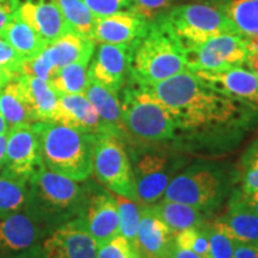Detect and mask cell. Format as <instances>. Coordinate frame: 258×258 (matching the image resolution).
I'll return each mask as SVG.
<instances>
[{"mask_svg": "<svg viewBox=\"0 0 258 258\" xmlns=\"http://www.w3.org/2000/svg\"><path fill=\"white\" fill-rule=\"evenodd\" d=\"M147 88L169 110L182 133L243 132L258 122L257 112L218 92L190 70Z\"/></svg>", "mask_w": 258, "mask_h": 258, "instance_id": "6da1fadb", "label": "cell"}, {"mask_svg": "<svg viewBox=\"0 0 258 258\" xmlns=\"http://www.w3.org/2000/svg\"><path fill=\"white\" fill-rule=\"evenodd\" d=\"M186 69L185 49L170 24L159 16L128 46V78L150 85Z\"/></svg>", "mask_w": 258, "mask_h": 258, "instance_id": "7a4b0ae2", "label": "cell"}, {"mask_svg": "<svg viewBox=\"0 0 258 258\" xmlns=\"http://www.w3.org/2000/svg\"><path fill=\"white\" fill-rule=\"evenodd\" d=\"M88 194V184H80L44 167L27 183L23 211L50 232L78 218Z\"/></svg>", "mask_w": 258, "mask_h": 258, "instance_id": "3957f363", "label": "cell"}, {"mask_svg": "<svg viewBox=\"0 0 258 258\" xmlns=\"http://www.w3.org/2000/svg\"><path fill=\"white\" fill-rule=\"evenodd\" d=\"M40 140L44 166L76 182L92 175L93 144L96 134L82 133L56 122H32Z\"/></svg>", "mask_w": 258, "mask_h": 258, "instance_id": "277c9868", "label": "cell"}, {"mask_svg": "<svg viewBox=\"0 0 258 258\" xmlns=\"http://www.w3.org/2000/svg\"><path fill=\"white\" fill-rule=\"evenodd\" d=\"M121 91V114L127 138L146 144L175 140V120L147 85L128 78Z\"/></svg>", "mask_w": 258, "mask_h": 258, "instance_id": "5b68a950", "label": "cell"}, {"mask_svg": "<svg viewBox=\"0 0 258 258\" xmlns=\"http://www.w3.org/2000/svg\"><path fill=\"white\" fill-rule=\"evenodd\" d=\"M163 15L184 48L222 34H239L219 0L173 5Z\"/></svg>", "mask_w": 258, "mask_h": 258, "instance_id": "8992f818", "label": "cell"}, {"mask_svg": "<svg viewBox=\"0 0 258 258\" xmlns=\"http://www.w3.org/2000/svg\"><path fill=\"white\" fill-rule=\"evenodd\" d=\"M228 192L224 172L213 165H192L173 176L163 199L192 206L206 213L217 209Z\"/></svg>", "mask_w": 258, "mask_h": 258, "instance_id": "52a82bcc", "label": "cell"}, {"mask_svg": "<svg viewBox=\"0 0 258 258\" xmlns=\"http://www.w3.org/2000/svg\"><path fill=\"white\" fill-rule=\"evenodd\" d=\"M92 172L102 184L116 195L139 202L131 158L122 139L109 133L96 134Z\"/></svg>", "mask_w": 258, "mask_h": 258, "instance_id": "ba28073f", "label": "cell"}, {"mask_svg": "<svg viewBox=\"0 0 258 258\" xmlns=\"http://www.w3.org/2000/svg\"><path fill=\"white\" fill-rule=\"evenodd\" d=\"M129 158L139 202L150 206L159 201L172 179L171 154L164 146H139L132 148Z\"/></svg>", "mask_w": 258, "mask_h": 258, "instance_id": "9c48e42d", "label": "cell"}, {"mask_svg": "<svg viewBox=\"0 0 258 258\" xmlns=\"http://www.w3.org/2000/svg\"><path fill=\"white\" fill-rule=\"evenodd\" d=\"M253 44L240 34H222L202 43L185 47L186 69L213 72L245 66Z\"/></svg>", "mask_w": 258, "mask_h": 258, "instance_id": "30bf717a", "label": "cell"}, {"mask_svg": "<svg viewBox=\"0 0 258 258\" xmlns=\"http://www.w3.org/2000/svg\"><path fill=\"white\" fill-rule=\"evenodd\" d=\"M40 140L32 124H18L9 129L5 163L2 176L27 183L44 169Z\"/></svg>", "mask_w": 258, "mask_h": 258, "instance_id": "8fae6325", "label": "cell"}, {"mask_svg": "<svg viewBox=\"0 0 258 258\" xmlns=\"http://www.w3.org/2000/svg\"><path fill=\"white\" fill-rule=\"evenodd\" d=\"M50 231L24 211L0 218V258H23L41 251Z\"/></svg>", "mask_w": 258, "mask_h": 258, "instance_id": "7c38bea8", "label": "cell"}, {"mask_svg": "<svg viewBox=\"0 0 258 258\" xmlns=\"http://www.w3.org/2000/svg\"><path fill=\"white\" fill-rule=\"evenodd\" d=\"M79 218L97 246L120 234L116 199L95 185H88V194Z\"/></svg>", "mask_w": 258, "mask_h": 258, "instance_id": "4fadbf2b", "label": "cell"}, {"mask_svg": "<svg viewBox=\"0 0 258 258\" xmlns=\"http://www.w3.org/2000/svg\"><path fill=\"white\" fill-rule=\"evenodd\" d=\"M44 258H96L97 244L79 217L57 226L42 241Z\"/></svg>", "mask_w": 258, "mask_h": 258, "instance_id": "5bb4252c", "label": "cell"}, {"mask_svg": "<svg viewBox=\"0 0 258 258\" xmlns=\"http://www.w3.org/2000/svg\"><path fill=\"white\" fill-rule=\"evenodd\" d=\"M194 73L218 92L241 103L258 114V78L246 67Z\"/></svg>", "mask_w": 258, "mask_h": 258, "instance_id": "9a60e30c", "label": "cell"}, {"mask_svg": "<svg viewBox=\"0 0 258 258\" xmlns=\"http://www.w3.org/2000/svg\"><path fill=\"white\" fill-rule=\"evenodd\" d=\"M89 78L118 95L128 79L127 44L99 43L89 63Z\"/></svg>", "mask_w": 258, "mask_h": 258, "instance_id": "2e32d148", "label": "cell"}, {"mask_svg": "<svg viewBox=\"0 0 258 258\" xmlns=\"http://www.w3.org/2000/svg\"><path fill=\"white\" fill-rule=\"evenodd\" d=\"M17 14L47 44L71 31L59 8L51 0H19Z\"/></svg>", "mask_w": 258, "mask_h": 258, "instance_id": "e0dca14e", "label": "cell"}, {"mask_svg": "<svg viewBox=\"0 0 258 258\" xmlns=\"http://www.w3.org/2000/svg\"><path fill=\"white\" fill-rule=\"evenodd\" d=\"M175 233L154 213L152 206H143L138 228L137 251L139 256L146 258H167Z\"/></svg>", "mask_w": 258, "mask_h": 258, "instance_id": "ac0fdd59", "label": "cell"}, {"mask_svg": "<svg viewBox=\"0 0 258 258\" xmlns=\"http://www.w3.org/2000/svg\"><path fill=\"white\" fill-rule=\"evenodd\" d=\"M147 19L134 12H118L97 17L92 32L96 43L129 44L143 34L148 25Z\"/></svg>", "mask_w": 258, "mask_h": 258, "instance_id": "d6986e66", "label": "cell"}, {"mask_svg": "<svg viewBox=\"0 0 258 258\" xmlns=\"http://www.w3.org/2000/svg\"><path fill=\"white\" fill-rule=\"evenodd\" d=\"M54 122L82 133H105L96 109L84 93L59 95V105Z\"/></svg>", "mask_w": 258, "mask_h": 258, "instance_id": "ffe728a7", "label": "cell"}, {"mask_svg": "<svg viewBox=\"0 0 258 258\" xmlns=\"http://www.w3.org/2000/svg\"><path fill=\"white\" fill-rule=\"evenodd\" d=\"M18 82L32 121L54 122L59 105V95L50 83L24 73L18 74Z\"/></svg>", "mask_w": 258, "mask_h": 258, "instance_id": "44dd1931", "label": "cell"}, {"mask_svg": "<svg viewBox=\"0 0 258 258\" xmlns=\"http://www.w3.org/2000/svg\"><path fill=\"white\" fill-rule=\"evenodd\" d=\"M84 95L88 97L93 108L96 109L105 133L115 135L123 141L128 140L122 121L121 103L117 93L110 91L99 83L90 80Z\"/></svg>", "mask_w": 258, "mask_h": 258, "instance_id": "7402d4cb", "label": "cell"}, {"mask_svg": "<svg viewBox=\"0 0 258 258\" xmlns=\"http://www.w3.org/2000/svg\"><path fill=\"white\" fill-rule=\"evenodd\" d=\"M220 220L234 240L258 243V215L244 201L240 189L233 190Z\"/></svg>", "mask_w": 258, "mask_h": 258, "instance_id": "603a6c76", "label": "cell"}, {"mask_svg": "<svg viewBox=\"0 0 258 258\" xmlns=\"http://www.w3.org/2000/svg\"><path fill=\"white\" fill-rule=\"evenodd\" d=\"M96 49V42L76 32L69 31L46 47L55 69L59 71L63 66L74 62H90Z\"/></svg>", "mask_w": 258, "mask_h": 258, "instance_id": "cb8c5ba5", "label": "cell"}, {"mask_svg": "<svg viewBox=\"0 0 258 258\" xmlns=\"http://www.w3.org/2000/svg\"><path fill=\"white\" fill-rule=\"evenodd\" d=\"M0 37L11 44L24 60L38 55L48 46L40 35L19 17L17 12L0 31Z\"/></svg>", "mask_w": 258, "mask_h": 258, "instance_id": "d4e9b609", "label": "cell"}, {"mask_svg": "<svg viewBox=\"0 0 258 258\" xmlns=\"http://www.w3.org/2000/svg\"><path fill=\"white\" fill-rule=\"evenodd\" d=\"M152 208L164 224L175 234L186 228L206 224L205 220L207 213L185 203L167 201L163 199L158 202V205H153Z\"/></svg>", "mask_w": 258, "mask_h": 258, "instance_id": "484cf974", "label": "cell"}, {"mask_svg": "<svg viewBox=\"0 0 258 258\" xmlns=\"http://www.w3.org/2000/svg\"><path fill=\"white\" fill-rule=\"evenodd\" d=\"M234 27L258 48V0H219Z\"/></svg>", "mask_w": 258, "mask_h": 258, "instance_id": "4316f807", "label": "cell"}, {"mask_svg": "<svg viewBox=\"0 0 258 258\" xmlns=\"http://www.w3.org/2000/svg\"><path fill=\"white\" fill-rule=\"evenodd\" d=\"M0 114L10 128L34 122L18 82V74L0 89Z\"/></svg>", "mask_w": 258, "mask_h": 258, "instance_id": "83f0119b", "label": "cell"}, {"mask_svg": "<svg viewBox=\"0 0 258 258\" xmlns=\"http://www.w3.org/2000/svg\"><path fill=\"white\" fill-rule=\"evenodd\" d=\"M59 8L70 30L84 37L91 38L96 16L82 0H51Z\"/></svg>", "mask_w": 258, "mask_h": 258, "instance_id": "f1b7e54d", "label": "cell"}, {"mask_svg": "<svg viewBox=\"0 0 258 258\" xmlns=\"http://www.w3.org/2000/svg\"><path fill=\"white\" fill-rule=\"evenodd\" d=\"M90 62H74L57 71L54 78L50 80V85L57 95H78L85 93L89 78Z\"/></svg>", "mask_w": 258, "mask_h": 258, "instance_id": "f546056e", "label": "cell"}, {"mask_svg": "<svg viewBox=\"0 0 258 258\" xmlns=\"http://www.w3.org/2000/svg\"><path fill=\"white\" fill-rule=\"evenodd\" d=\"M25 201L27 184L0 175V218L23 211Z\"/></svg>", "mask_w": 258, "mask_h": 258, "instance_id": "4dcf8cb0", "label": "cell"}, {"mask_svg": "<svg viewBox=\"0 0 258 258\" xmlns=\"http://www.w3.org/2000/svg\"><path fill=\"white\" fill-rule=\"evenodd\" d=\"M117 205L118 221H120V234L124 237L129 243L137 249L138 228L140 222L141 207H139L138 201L129 200L124 196L115 195Z\"/></svg>", "mask_w": 258, "mask_h": 258, "instance_id": "1f68e13d", "label": "cell"}, {"mask_svg": "<svg viewBox=\"0 0 258 258\" xmlns=\"http://www.w3.org/2000/svg\"><path fill=\"white\" fill-rule=\"evenodd\" d=\"M208 258H233L235 240L220 219L208 225Z\"/></svg>", "mask_w": 258, "mask_h": 258, "instance_id": "d6a6232c", "label": "cell"}, {"mask_svg": "<svg viewBox=\"0 0 258 258\" xmlns=\"http://www.w3.org/2000/svg\"><path fill=\"white\" fill-rule=\"evenodd\" d=\"M240 190L244 194L258 191V139L246 148L240 161Z\"/></svg>", "mask_w": 258, "mask_h": 258, "instance_id": "836d02e7", "label": "cell"}, {"mask_svg": "<svg viewBox=\"0 0 258 258\" xmlns=\"http://www.w3.org/2000/svg\"><path fill=\"white\" fill-rule=\"evenodd\" d=\"M175 244L183 249H189L203 258H208V225L186 228L175 234Z\"/></svg>", "mask_w": 258, "mask_h": 258, "instance_id": "e575fe53", "label": "cell"}, {"mask_svg": "<svg viewBox=\"0 0 258 258\" xmlns=\"http://www.w3.org/2000/svg\"><path fill=\"white\" fill-rule=\"evenodd\" d=\"M96 258H140L138 251L121 234L97 246Z\"/></svg>", "mask_w": 258, "mask_h": 258, "instance_id": "d590c367", "label": "cell"}, {"mask_svg": "<svg viewBox=\"0 0 258 258\" xmlns=\"http://www.w3.org/2000/svg\"><path fill=\"white\" fill-rule=\"evenodd\" d=\"M175 0H131L132 12L153 21L172 8Z\"/></svg>", "mask_w": 258, "mask_h": 258, "instance_id": "8d00e7d4", "label": "cell"}, {"mask_svg": "<svg viewBox=\"0 0 258 258\" xmlns=\"http://www.w3.org/2000/svg\"><path fill=\"white\" fill-rule=\"evenodd\" d=\"M96 17L132 12L131 0H82Z\"/></svg>", "mask_w": 258, "mask_h": 258, "instance_id": "74e56055", "label": "cell"}, {"mask_svg": "<svg viewBox=\"0 0 258 258\" xmlns=\"http://www.w3.org/2000/svg\"><path fill=\"white\" fill-rule=\"evenodd\" d=\"M24 59L15 48L0 37V69L12 73H21Z\"/></svg>", "mask_w": 258, "mask_h": 258, "instance_id": "f35d334b", "label": "cell"}, {"mask_svg": "<svg viewBox=\"0 0 258 258\" xmlns=\"http://www.w3.org/2000/svg\"><path fill=\"white\" fill-rule=\"evenodd\" d=\"M19 6V0H0V31L14 17Z\"/></svg>", "mask_w": 258, "mask_h": 258, "instance_id": "ab89813d", "label": "cell"}, {"mask_svg": "<svg viewBox=\"0 0 258 258\" xmlns=\"http://www.w3.org/2000/svg\"><path fill=\"white\" fill-rule=\"evenodd\" d=\"M233 258H258V243H243L235 240Z\"/></svg>", "mask_w": 258, "mask_h": 258, "instance_id": "60d3db41", "label": "cell"}, {"mask_svg": "<svg viewBox=\"0 0 258 258\" xmlns=\"http://www.w3.org/2000/svg\"><path fill=\"white\" fill-rule=\"evenodd\" d=\"M167 258H203L200 256V254L195 253L194 251L189 249H183V247L177 246L173 241V244L171 245L169 254H167Z\"/></svg>", "mask_w": 258, "mask_h": 258, "instance_id": "b9f144b4", "label": "cell"}, {"mask_svg": "<svg viewBox=\"0 0 258 258\" xmlns=\"http://www.w3.org/2000/svg\"><path fill=\"white\" fill-rule=\"evenodd\" d=\"M245 67L247 70H250L254 76L258 78V48L254 47L251 49L249 56H247L246 63H245Z\"/></svg>", "mask_w": 258, "mask_h": 258, "instance_id": "7bdbcfd3", "label": "cell"}, {"mask_svg": "<svg viewBox=\"0 0 258 258\" xmlns=\"http://www.w3.org/2000/svg\"><path fill=\"white\" fill-rule=\"evenodd\" d=\"M244 201L246 202V205L252 209V211L258 215V191L251 192V194H244L243 192Z\"/></svg>", "mask_w": 258, "mask_h": 258, "instance_id": "ee69618b", "label": "cell"}, {"mask_svg": "<svg viewBox=\"0 0 258 258\" xmlns=\"http://www.w3.org/2000/svg\"><path fill=\"white\" fill-rule=\"evenodd\" d=\"M9 133V132H8ZM8 133L0 135V171L3 170L5 163V153H6V141H8Z\"/></svg>", "mask_w": 258, "mask_h": 258, "instance_id": "f6af8a7d", "label": "cell"}, {"mask_svg": "<svg viewBox=\"0 0 258 258\" xmlns=\"http://www.w3.org/2000/svg\"><path fill=\"white\" fill-rule=\"evenodd\" d=\"M17 74L19 73H12V72H9V71L0 69V89H2L4 85H6V84H8L12 78H15Z\"/></svg>", "mask_w": 258, "mask_h": 258, "instance_id": "bcb514c9", "label": "cell"}, {"mask_svg": "<svg viewBox=\"0 0 258 258\" xmlns=\"http://www.w3.org/2000/svg\"><path fill=\"white\" fill-rule=\"evenodd\" d=\"M9 129H10V127H9L8 122L5 121V118L3 117L2 114H0V135L8 133Z\"/></svg>", "mask_w": 258, "mask_h": 258, "instance_id": "7dc6e473", "label": "cell"}, {"mask_svg": "<svg viewBox=\"0 0 258 258\" xmlns=\"http://www.w3.org/2000/svg\"><path fill=\"white\" fill-rule=\"evenodd\" d=\"M23 258H44L43 256H42V252L40 251V252L35 253V254H31V256H28V257H23Z\"/></svg>", "mask_w": 258, "mask_h": 258, "instance_id": "c3c4849f", "label": "cell"}, {"mask_svg": "<svg viewBox=\"0 0 258 258\" xmlns=\"http://www.w3.org/2000/svg\"><path fill=\"white\" fill-rule=\"evenodd\" d=\"M151 258H158V257H151Z\"/></svg>", "mask_w": 258, "mask_h": 258, "instance_id": "681fc988", "label": "cell"}]
</instances>
